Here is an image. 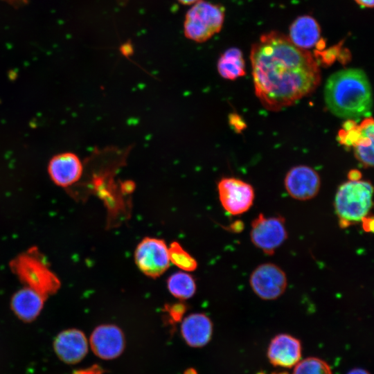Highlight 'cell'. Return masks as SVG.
<instances>
[{
    "instance_id": "6da1fadb",
    "label": "cell",
    "mask_w": 374,
    "mask_h": 374,
    "mask_svg": "<svg viewBox=\"0 0 374 374\" xmlns=\"http://www.w3.org/2000/svg\"><path fill=\"white\" fill-rule=\"evenodd\" d=\"M250 60L256 95L269 111L294 105L321 82L319 64L310 52L276 31L263 34L253 44Z\"/></svg>"
},
{
    "instance_id": "7a4b0ae2",
    "label": "cell",
    "mask_w": 374,
    "mask_h": 374,
    "mask_svg": "<svg viewBox=\"0 0 374 374\" xmlns=\"http://www.w3.org/2000/svg\"><path fill=\"white\" fill-rule=\"evenodd\" d=\"M324 98L334 115L346 119L368 115L373 104L369 80L359 69H344L331 75L326 83Z\"/></svg>"
},
{
    "instance_id": "3957f363",
    "label": "cell",
    "mask_w": 374,
    "mask_h": 374,
    "mask_svg": "<svg viewBox=\"0 0 374 374\" xmlns=\"http://www.w3.org/2000/svg\"><path fill=\"white\" fill-rule=\"evenodd\" d=\"M10 267L19 280L47 299L59 290L61 282L39 250L33 247L15 256Z\"/></svg>"
},
{
    "instance_id": "277c9868",
    "label": "cell",
    "mask_w": 374,
    "mask_h": 374,
    "mask_svg": "<svg viewBox=\"0 0 374 374\" xmlns=\"http://www.w3.org/2000/svg\"><path fill=\"white\" fill-rule=\"evenodd\" d=\"M372 184L363 180H349L341 184L335 195V210L341 228L359 223L373 206Z\"/></svg>"
},
{
    "instance_id": "5b68a950",
    "label": "cell",
    "mask_w": 374,
    "mask_h": 374,
    "mask_svg": "<svg viewBox=\"0 0 374 374\" xmlns=\"http://www.w3.org/2000/svg\"><path fill=\"white\" fill-rule=\"evenodd\" d=\"M224 21L222 6L200 0L192 5L185 15L184 35L195 42H204L220 31Z\"/></svg>"
},
{
    "instance_id": "8992f818",
    "label": "cell",
    "mask_w": 374,
    "mask_h": 374,
    "mask_svg": "<svg viewBox=\"0 0 374 374\" xmlns=\"http://www.w3.org/2000/svg\"><path fill=\"white\" fill-rule=\"evenodd\" d=\"M250 238L253 245L265 253L274 254L287 238L285 219L259 214L251 222Z\"/></svg>"
},
{
    "instance_id": "52a82bcc",
    "label": "cell",
    "mask_w": 374,
    "mask_h": 374,
    "mask_svg": "<svg viewBox=\"0 0 374 374\" xmlns=\"http://www.w3.org/2000/svg\"><path fill=\"white\" fill-rule=\"evenodd\" d=\"M134 260L145 276L159 277L170 267L168 248L161 239L144 238L136 248Z\"/></svg>"
},
{
    "instance_id": "ba28073f",
    "label": "cell",
    "mask_w": 374,
    "mask_h": 374,
    "mask_svg": "<svg viewBox=\"0 0 374 374\" xmlns=\"http://www.w3.org/2000/svg\"><path fill=\"white\" fill-rule=\"evenodd\" d=\"M249 284L253 292L261 299L275 300L285 291L287 278L285 271L271 262L257 266L249 277Z\"/></svg>"
},
{
    "instance_id": "9c48e42d",
    "label": "cell",
    "mask_w": 374,
    "mask_h": 374,
    "mask_svg": "<svg viewBox=\"0 0 374 374\" xmlns=\"http://www.w3.org/2000/svg\"><path fill=\"white\" fill-rule=\"evenodd\" d=\"M217 190L222 207L231 215L242 214L253 205L255 195L253 188L241 179L223 178L217 184Z\"/></svg>"
},
{
    "instance_id": "30bf717a",
    "label": "cell",
    "mask_w": 374,
    "mask_h": 374,
    "mask_svg": "<svg viewBox=\"0 0 374 374\" xmlns=\"http://www.w3.org/2000/svg\"><path fill=\"white\" fill-rule=\"evenodd\" d=\"M53 347L60 361L66 364H75L87 355L89 344L82 331L76 328H69L57 335Z\"/></svg>"
},
{
    "instance_id": "8fae6325",
    "label": "cell",
    "mask_w": 374,
    "mask_h": 374,
    "mask_svg": "<svg viewBox=\"0 0 374 374\" xmlns=\"http://www.w3.org/2000/svg\"><path fill=\"white\" fill-rule=\"evenodd\" d=\"M89 343L96 356L103 359H112L123 353L125 348V337L118 326L113 324H103L93 330Z\"/></svg>"
},
{
    "instance_id": "7c38bea8",
    "label": "cell",
    "mask_w": 374,
    "mask_h": 374,
    "mask_svg": "<svg viewBox=\"0 0 374 374\" xmlns=\"http://www.w3.org/2000/svg\"><path fill=\"white\" fill-rule=\"evenodd\" d=\"M318 173L307 166L292 168L285 178V186L288 194L298 200H308L314 197L320 188Z\"/></svg>"
},
{
    "instance_id": "4fadbf2b",
    "label": "cell",
    "mask_w": 374,
    "mask_h": 374,
    "mask_svg": "<svg viewBox=\"0 0 374 374\" xmlns=\"http://www.w3.org/2000/svg\"><path fill=\"white\" fill-rule=\"evenodd\" d=\"M82 171L80 159L72 152H63L54 156L48 165V172L51 180L62 188H68L78 182Z\"/></svg>"
},
{
    "instance_id": "5bb4252c",
    "label": "cell",
    "mask_w": 374,
    "mask_h": 374,
    "mask_svg": "<svg viewBox=\"0 0 374 374\" xmlns=\"http://www.w3.org/2000/svg\"><path fill=\"white\" fill-rule=\"evenodd\" d=\"M301 350L299 339L289 334L281 333L271 340L267 357L274 366L291 368L301 360Z\"/></svg>"
},
{
    "instance_id": "9a60e30c",
    "label": "cell",
    "mask_w": 374,
    "mask_h": 374,
    "mask_svg": "<svg viewBox=\"0 0 374 374\" xmlns=\"http://www.w3.org/2000/svg\"><path fill=\"white\" fill-rule=\"evenodd\" d=\"M46 299L37 291L24 286L12 295L10 308L19 320L30 323L40 314Z\"/></svg>"
},
{
    "instance_id": "2e32d148",
    "label": "cell",
    "mask_w": 374,
    "mask_h": 374,
    "mask_svg": "<svg viewBox=\"0 0 374 374\" xmlns=\"http://www.w3.org/2000/svg\"><path fill=\"white\" fill-rule=\"evenodd\" d=\"M181 333L186 343L192 347H202L208 343L213 334V323L203 313H194L185 317Z\"/></svg>"
},
{
    "instance_id": "e0dca14e",
    "label": "cell",
    "mask_w": 374,
    "mask_h": 374,
    "mask_svg": "<svg viewBox=\"0 0 374 374\" xmlns=\"http://www.w3.org/2000/svg\"><path fill=\"white\" fill-rule=\"evenodd\" d=\"M289 39L298 48L307 50L321 39V28L314 18L303 15L296 18L290 28Z\"/></svg>"
},
{
    "instance_id": "ac0fdd59",
    "label": "cell",
    "mask_w": 374,
    "mask_h": 374,
    "mask_svg": "<svg viewBox=\"0 0 374 374\" xmlns=\"http://www.w3.org/2000/svg\"><path fill=\"white\" fill-rule=\"evenodd\" d=\"M217 68L223 78L235 80L245 75V64L242 51L235 47L226 50L220 57Z\"/></svg>"
},
{
    "instance_id": "d6986e66",
    "label": "cell",
    "mask_w": 374,
    "mask_h": 374,
    "mask_svg": "<svg viewBox=\"0 0 374 374\" xmlns=\"http://www.w3.org/2000/svg\"><path fill=\"white\" fill-rule=\"evenodd\" d=\"M362 135L354 145V153L357 159L365 167L373 166V120L372 117L365 118L360 123Z\"/></svg>"
},
{
    "instance_id": "ffe728a7",
    "label": "cell",
    "mask_w": 374,
    "mask_h": 374,
    "mask_svg": "<svg viewBox=\"0 0 374 374\" xmlns=\"http://www.w3.org/2000/svg\"><path fill=\"white\" fill-rule=\"evenodd\" d=\"M170 293L180 300L191 298L196 292V284L193 277L184 271L172 274L167 280Z\"/></svg>"
},
{
    "instance_id": "44dd1931",
    "label": "cell",
    "mask_w": 374,
    "mask_h": 374,
    "mask_svg": "<svg viewBox=\"0 0 374 374\" xmlns=\"http://www.w3.org/2000/svg\"><path fill=\"white\" fill-rule=\"evenodd\" d=\"M168 254L170 261L183 271H192L197 267L196 260L176 241L171 242Z\"/></svg>"
},
{
    "instance_id": "7402d4cb",
    "label": "cell",
    "mask_w": 374,
    "mask_h": 374,
    "mask_svg": "<svg viewBox=\"0 0 374 374\" xmlns=\"http://www.w3.org/2000/svg\"><path fill=\"white\" fill-rule=\"evenodd\" d=\"M292 374H332L327 362L321 359L310 357L299 361Z\"/></svg>"
},
{
    "instance_id": "603a6c76",
    "label": "cell",
    "mask_w": 374,
    "mask_h": 374,
    "mask_svg": "<svg viewBox=\"0 0 374 374\" xmlns=\"http://www.w3.org/2000/svg\"><path fill=\"white\" fill-rule=\"evenodd\" d=\"M186 310V306L183 303H176L165 306V311L167 312L170 319L177 322L181 319Z\"/></svg>"
},
{
    "instance_id": "cb8c5ba5",
    "label": "cell",
    "mask_w": 374,
    "mask_h": 374,
    "mask_svg": "<svg viewBox=\"0 0 374 374\" xmlns=\"http://www.w3.org/2000/svg\"><path fill=\"white\" fill-rule=\"evenodd\" d=\"M229 123H230V125L237 132H242L246 127V124L244 121L237 114H230Z\"/></svg>"
},
{
    "instance_id": "d4e9b609",
    "label": "cell",
    "mask_w": 374,
    "mask_h": 374,
    "mask_svg": "<svg viewBox=\"0 0 374 374\" xmlns=\"http://www.w3.org/2000/svg\"><path fill=\"white\" fill-rule=\"evenodd\" d=\"M338 50L339 49L337 46H334L331 48L330 49L326 51L325 52L324 51L321 53L318 52V54L320 55L319 56L322 58V60H323L322 62L330 64L337 57Z\"/></svg>"
},
{
    "instance_id": "484cf974",
    "label": "cell",
    "mask_w": 374,
    "mask_h": 374,
    "mask_svg": "<svg viewBox=\"0 0 374 374\" xmlns=\"http://www.w3.org/2000/svg\"><path fill=\"white\" fill-rule=\"evenodd\" d=\"M360 223H362L364 231L371 233L373 231V217L372 215L368 214L361 220Z\"/></svg>"
},
{
    "instance_id": "4316f807",
    "label": "cell",
    "mask_w": 374,
    "mask_h": 374,
    "mask_svg": "<svg viewBox=\"0 0 374 374\" xmlns=\"http://www.w3.org/2000/svg\"><path fill=\"white\" fill-rule=\"evenodd\" d=\"M348 177L349 180L356 181V180L360 179L362 177V174L359 171L357 170H353L349 172Z\"/></svg>"
},
{
    "instance_id": "83f0119b",
    "label": "cell",
    "mask_w": 374,
    "mask_h": 374,
    "mask_svg": "<svg viewBox=\"0 0 374 374\" xmlns=\"http://www.w3.org/2000/svg\"><path fill=\"white\" fill-rule=\"evenodd\" d=\"M355 2L364 8H373L374 0H355Z\"/></svg>"
},
{
    "instance_id": "f1b7e54d",
    "label": "cell",
    "mask_w": 374,
    "mask_h": 374,
    "mask_svg": "<svg viewBox=\"0 0 374 374\" xmlns=\"http://www.w3.org/2000/svg\"><path fill=\"white\" fill-rule=\"evenodd\" d=\"M347 374H370V373L364 368H355L348 371Z\"/></svg>"
},
{
    "instance_id": "f546056e",
    "label": "cell",
    "mask_w": 374,
    "mask_h": 374,
    "mask_svg": "<svg viewBox=\"0 0 374 374\" xmlns=\"http://www.w3.org/2000/svg\"><path fill=\"white\" fill-rule=\"evenodd\" d=\"M179 3L183 5H193L195 3L199 1L200 0H177Z\"/></svg>"
},
{
    "instance_id": "4dcf8cb0",
    "label": "cell",
    "mask_w": 374,
    "mask_h": 374,
    "mask_svg": "<svg viewBox=\"0 0 374 374\" xmlns=\"http://www.w3.org/2000/svg\"><path fill=\"white\" fill-rule=\"evenodd\" d=\"M123 188H124L125 192L130 193L134 188L133 184L130 183V182H126L125 183L124 187H123Z\"/></svg>"
},
{
    "instance_id": "1f68e13d",
    "label": "cell",
    "mask_w": 374,
    "mask_h": 374,
    "mask_svg": "<svg viewBox=\"0 0 374 374\" xmlns=\"http://www.w3.org/2000/svg\"><path fill=\"white\" fill-rule=\"evenodd\" d=\"M279 374H286V373H279Z\"/></svg>"
},
{
    "instance_id": "d6a6232c",
    "label": "cell",
    "mask_w": 374,
    "mask_h": 374,
    "mask_svg": "<svg viewBox=\"0 0 374 374\" xmlns=\"http://www.w3.org/2000/svg\"><path fill=\"white\" fill-rule=\"evenodd\" d=\"M258 374H263V373H258Z\"/></svg>"
}]
</instances>
